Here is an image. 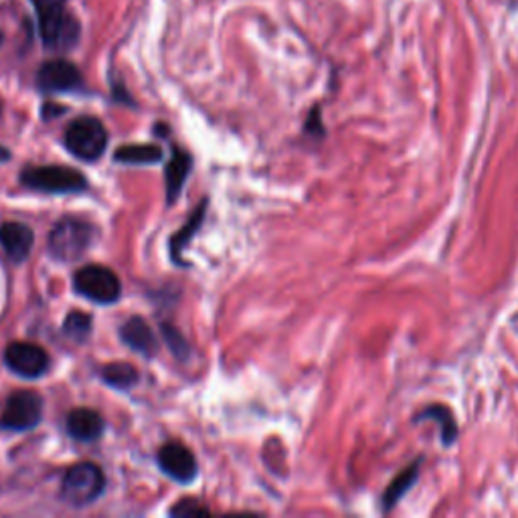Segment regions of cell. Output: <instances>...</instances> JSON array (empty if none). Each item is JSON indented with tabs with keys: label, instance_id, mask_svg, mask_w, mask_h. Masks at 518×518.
I'll use <instances>...</instances> for the list:
<instances>
[{
	"label": "cell",
	"instance_id": "cell-18",
	"mask_svg": "<svg viewBox=\"0 0 518 518\" xmlns=\"http://www.w3.org/2000/svg\"><path fill=\"white\" fill-rule=\"evenodd\" d=\"M92 328H94L92 316L85 314V312H79V310L67 314L65 322H63V332L75 342L88 340V336L92 334Z\"/></svg>",
	"mask_w": 518,
	"mask_h": 518
},
{
	"label": "cell",
	"instance_id": "cell-8",
	"mask_svg": "<svg viewBox=\"0 0 518 518\" xmlns=\"http://www.w3.org/2000/svg\"><path fill=\"white\" fill-rule=\"evenodd\" d=\"M7 367L25 379H37L49 369V355L39 344L33 342H13L5 351Z\"/></svg>",
	"mask_w": 518,
	"mask_h": 518
},
{
	"label": "cell",
	"instance_id": "cell-17",
	"mask_svg": "<svg viewBox=\"0 0 518 518\" xmlns=\"http://www.w3.org/2000/svg\"><path fill=\"white\" fill-rule=\"evenodd\" d=\"M102 379L116 389H130L138 383V371L130 363H110L102 369Z\"/></svg>",
	"mask_w": 518,
	"mask_h": 518
},
{
	"label": "cell",
	"instance_id": "cell-4",
	"mask_svg": "<svg viewBox=\"0 0 518 518\" xmlns=\"http://www.w3.org/2000/svg\"><path fill=\"white\" fill-rule=\"evenodd\" d=\"M94 227L77 217H63L49 235V251L61 262H73L90 249Z\"/></svg>",
	"mask_w": 518,
	"mask_h": 518
},
{
	"label": "cell",
	"instance_id": "cell-7",
	"mask_svg": "<svg viewBox=\"0 0 518 518\" xmlns=\"http://www.w3.org/2000/svg\"><path fill=\"white\" fill-rule=\"evenodd\" d=\"M43 399L35 391H17L9 397L0 425L11 431H29L41 423Z\"/></svg>",
	"mask_w": 518,
	"mask_h": 518
},
{
	"label": "cell",
	"instance_id": "cell-20",
	"mask_svg": "<svg viewBox=\"0 0 518 518\" xmlns=\"http://www.w3.org/2000/svg\"><path fill=\"white\" fill-rule=\"evenodd\" d=\"M172 516H207L209 508H205L201 502L189 498V500H181L175 508L170 510Z\"/></svg>",
	"mask_w": 518,
	"mask_h": 518
},
{
	"label": "cell",
	"instance_id": "cell-15",
	"mask_svg": "<svg viewBox=\"0 0 518 518\" xmlns=\"http://www.w3.org/2000/svg\"><path fill=\"white\" fill-rule=\"evenodd\" d=\"M205 213H207V201H203V203L197 207V211L191 215L189 223H185V227H183L179 233H175V235L170 237L168 249H170V255H172V262H175V264L185 266V262H183V249L187 247V243L193 239V235H195V233L199 231V227L203 225Z\"/></svg>",
	"mask_w": 518,
	"mask_h": 518
},
{
	"label": "cell",
	"instance_id": "cell-3",
	"mask_svg": "<svg viewBox=\"0 0 518 518\" xmlns=\"http://www.w3.org/2000/svg\"><path fill=\"white\" fill-rule=\"evenodd\" d=\"M25 187L41 193H81L88 189V181L75 168L67 166H29L21 172Z\"/></svg>",
	"mask_w": 518,
	"mask_h": 518
},
{
	"label": "cell",
	"instance_id": "cell-13",
	"mask_svg": "<svg viewBox=\"0 0 518 518\" xmlns=\"http://www.w3.org/2000/svg\"><path fill=\"white\" fill-rule=\"evenodd\" d=\"M193 168V158L189 152L175 148L172 150V156L166 164L164 177H166V201L175 203L179 199V195L183 193V187L187 183L189 172Z\"/></svg>",
	"mask_w": 518,
	"mask_h": 518
},
{
	"label": "cell",
	"instance_id": "cell-11",
	"mask_svg": "<svg viewBox=\"0 0 518 518\" xmlns=\"http://www.w3.org/2000/svg\"><path fill=\"white\" fill-rule=\"evenodd\" d=\"M35 243V233L29 225L23 223H5L0 225V245L15 264H23L31 255Z\"/></svg>",
	"mask_w": 518,
	"mask_h": 518
},
{
	"label": "cell",
	"instance_id": "cell-21",
	"mask_svg": "<svg viewBox=\"0 0 518 518\" xmlns=\"http://www.w3.org/2000/svg\"><path fill=\"white\" fill-rule=\"evenodd\" d=\"M9 158H11V152L5 146H0V162H5Z\"/></svg>",
	"mask_w": 518,
	"mask_h": 518
},
{
	"label": "cell",
	"instance_id": "cell-5",
	"mask_svg": "<svg viewBox=\"0 0 518 518\" xmlns=\"http://www.w3.org/2000/svg\"><path fill=\"white\" fill-rule=\"evenodd\" d=\"M67 150L81 160H98L108 146V130L98 118H77L65 132Z\"/></svg>",
	"mask_w": 518,
	"mask_h": 518
},
{
	"label": "cell",
	"instance_id": "cell-9",
	"mask_svg": "<svg viewBox=\"0 0 518 518\" xmlns=\"http://www.w3.org/2000/svg\"><path fill=\"white\" fill-rule=\"evenodd\" d=\"M83 83L79 69L65 59H53L41 65L37 71V85L47 94L73 92Z\"/></svg>",
	"mask_w": 518,
	"mask_h": 518
},
{
	"label": "cell",
	"instance_id": "cell-16",
	"mask_svg": "<svg viewBox=\"0 0 518 518\" xmlns=\"http://www.w3.org/2000/svg\"><path fill=\"white\" fill-rule=\"evenodd\" d=\"M120 164H154L162 160V148L156 144H126L114 152Z\"/></svg>",
	"mask_w": 518,
	"mask_h": 518
},
{
	"label": "cell",
	"instance_id": "cell-2",
	"mask_svg": "<svg viewBox=\"0 0 518 518\" xmlns=\"http://www.w3.org/2000/svg\"><path fill=\"white\" fill-rule=\"evenodd\" d=\"M106 478L100 466L79 462L71 466L61 484V498L71 506H88L104 494Z\"/></svg>",
	"mask_w": 518,
	"mask_h": 518
},
{
	"label": "cell",
	"instance_id": "cell-1",
	"mask_svg": "<svg viewBox=\"0 0 518 518\" xmlns=\"http://www.w3.org/2000/svg\"><path fill=\"white\" fill-rule=\"evenodd\" d=\"M37 21L39 35L47 49L67 51L79 39V23L67 11L69 0H31Z\"/></svg>",
	"mask_w": 518,
	"mask_h": 518
},
{
	"label": "cell",
	"instance_id": "cell-12",
	"mask_svg": "<svg viewBox=\"0 0 518 518\" xmlns=\"http://www.w3.org/2000/svg\"><path fill=\"white\" fill-rule=\"evenodd\" d=\"M106 429L104 417L94 409H73L67 415V431L77 442H96Z\"/></svg>",
	"mask_w": 518,
	"mask_h": 518
},
{
	"label": "cell",
	"instance_id": "cell-10",
	"mask_svg": "<svg viewBox=\"0 0 518 518\" xmlns=\"http://www.w3.org/2000/svg\"><path fill=\"white\" fill-rule=\"evenodd\" d=\"M160 470L181 484H189L197 478V460L189 448L179 442H168L158 450Z\"/></svg>",
	"mask_w": 518,
	"mask_h": 518
},
{
	"label": "cell",
	"instance_id": "cell-19",
	"mask_svg": "<svg viewBox=\"0 0 518 518\" xmlns=\"http://www.w3.org/2000/svg\"><path fill=\"white\" fill-rule=\"evenodd\" d=\"M162 334H164V340L168 342L170 351L175 353L177 359H189V353H191L189 344H187L185 336H183L175 326H172V324H164V326H162Z\"/></svg>",
	"mask_w": 518,
	"mask_h": 518
},
{
	"label": "cell",
	"instance_id": "cell-14",
	"mask_svg": "<svg viewBox=\"0 0 518 518\" xmlns=\"http://www.w3.org/2000/svg\"><path fill=\"white\" fill-rule=\"evenodd\" d=\"M120 338L126 347H130L132 351H136L144 357H152L156 353V336H154L150 324L140 316H132L120 328Z\"/></svg>",
	"mask_w": 518,
	"mask_h": 518
},
{
	"label": "cell",
	"instance_id": "cell-6",
	"mask_svg": "<svg viewBox=\"0 0 518 518\" xmlns=\"http://www.w3.org/2000/svg\"><path fill=\"white\" fill-rule=\"evenodd\" d=\"M73 286L77 294L96 304H114L122 296V284L118 276L104 266H85L77 270Z\"/></svg>",
	"mask_w": 518,
	"mask_h": 518
},
{
	"label": "cell",
	"instance_id": "cell-22",
	"mask_svg": "<svg viewBox=\"0 0 518 518\" xmlns=\"http://www.w3.org/2000/svg\"><path fill=\"white\" fill-rule=\"evenodd\" d=\"M3 43H5V33L0 31V47H3Z\"/></svg>",
	"mask_w": 518,
	"mask_h": 518
}]
</instances>
